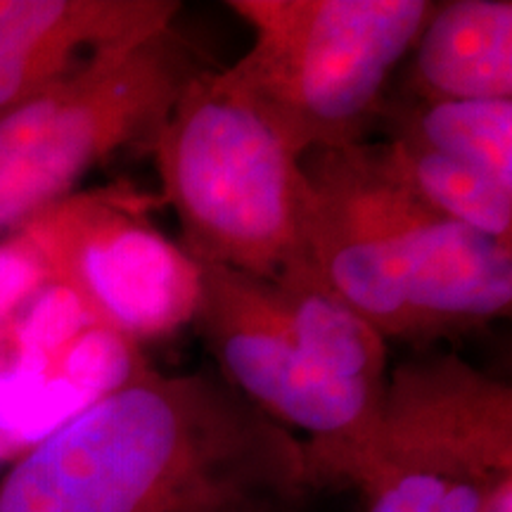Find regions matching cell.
<instances>
[{
  "label": "cell",
  "mask_w": 512,
  "mask_h": 512,
  "mask_svg": "<svg viewBox=\"0 0 512 512\" xmlns=\"http://www.w3.org/2000/svg\"><path fill=\"white\" fill-rule=\"evenodd\" d=\"M304 441L214 368L145 366L0 479V512H304Z\"/></svg>",
  "instance_id": "cell-1"
},
{
  "label": "cell",
  "mask_w": 512,
  "mask_h": 512,
  "mask_svg": "<svg viewBox=\"0 0 512 512\" xmlns=\"http://www.w3.org/2000/svg\"><path fill=\"white\" fill-rule=\"evenodd\" d=\"M147 152L192 259L273 285L320 280L304 159L216 69L185 86Z\"/></svg>",
  "instance_id": "cell-2"
},
{
  "label": "cell",
  "mask_w": 512,
  "mask_h": 512,
  "mask_svg": "<svg viewBox=\"0 0 512 512\" xmlns=\"http://www.w3.org/2000/svg\"><path fill=\"white\" fill-rule=\"evenodd\" d=\"M252 31L219 79L297 157L370 143L432 0H228Z\"/></svg>",
  "instance_id": "cell-3"
},
{
  "label": "cell",
  "mask_w": 512,
  "mask_h": 512,
  "mask_svg": "<svg viewBox=\"0 0 512 512\" xmlns=\"http://www.w3.org/2000/svg\"><path fill=\"white\" fill-rule=\"evenodd\" d=\"M174 24L95 50L0 117V235L74 195L93 169L143 147L204 72Z\"/></svg>",
  "instance_id": "cell-4"
},
{
  "label": "cell",
  "mask_w": 512,
  "mask_h": 512,
  "mask_svg": "<svg viewBox=\"0 0 512 512\" xmlns=\"http://www.w3.org/2000/svg\"><path fill=\"white\" fill-rule=\"evenodd\" d=\"M195 264L200 299L190 325L216 373L304 441L316 486H349L375 439L384 392L318 368L287 328L271 283Z\"/></svg>",
  "instance_id": "cell-5"
},
{
  "label": "cell",
  "mask_w": 512,
  "mask_h": 512,
  "mask_svg": "<svg viewBox=\"0 0 512 512\" xmlns=\"http://www.w3.org/2000/svg\"><path fill=\"white\" fill-rule=\"evenodd\" d=\"M19 230L34 242L50 278L79 292L100 325L140 344L192 323L200 268L152 228L136 197L74 192Z\"/></svg>",
  "instance_id": "cell-6"
},
{
  "label": "cell",
  "mask_w": 512,
  "mask_h": 512,
  "mask_svg": "<svg viewBox=\"0 0 512 512\" xmlns=\"http://www.w3.org/2000/svg\"><path fill=\"white\" fill-rule=\"evenodd\" d=\"M399 261L415 311L439 339L501 320L512 306V245L441 216L387 176L368 143L339 150Z\"/></svg>",
  "instance_id": "cell-7"
},
{
  "label": "cell",
  "mask_w": 512,
  "mask_h": 512,
  "mask_svg": "<svg viewBox=\"0 0 512 512\" xmlns=\"http://www.w3.org/2000/svg\"><path fill=\"white\" fill-rule=\"evenodd\" d=\"M486 420L420 356L389 368L380 422L349 489L366 512H441L448 482L482 448Z\"/></svg>",
  "instance_id": "cell-8"
},
{
  "label": "cell",
  "mask_w": 512,
  "mask_h": 512,
  "mask_svg": "<svg viewBox=\"0 0 512 512\" xmlns=\"http://www.w3.org/2000/svg\"><path fill=\"white\" fill-rule=\"evenodd\" d=\"M304 171L311 188V256L323 285L387 342L432 349V332L415 311L394 249L339 150L304 157Z\"/></svg>",
  "instance_id": "cell-9"
},
{
  "label": "cell",
  "mask_w": 512,
  "mask_h": 512,
  "mask_svg": "<svg viewBox=\"0 0 512 512\" xmlns=\"http://www.w3.org/2000/svg\"><path fill=\"white\" fill-rule=\"evenodd\" d=\"M176 0H0V117L124 38L174 24Z\"/></svg>",
  "instance_id": "cell-10"
},
{
  "label": "cell",
  "mask_w": 512,
  "mask_h": 512,
  "mask_svg": "<svg viewBox=\"0 0 512 512\" xmlns=\"http://www.w3.org/2000/svg\"><path fill=\"white\" fill-rule=\"evenodd\" d=\"M392 95L408 100H512V3H434Z\"/></svg>",
  "instance_id": "cell-11"
},
{
  "label": "cell",
  "mask_w": 512,
  "mask_h": 512,
  "mask_svg": "<svg viewBox=\"0 0 512 512\" xmlns=\"http://www.w3.org/2000/svg\"><path fill=\"white\" fill-rule=\"evenodd\" d=\"M377 133L472 166L512 188V100H408L389 93Z\"/></svg>",
  "instance_id": "cell-12"
},
{
  "label": "cell",
  "mask_w": 512,
  "mask_h": 512,
  "mask_svg": "<svg viewBox=\"0 0 512 512\" xmlns=\"http://www.w3.org/2000/svg\"><path fill=\"white\" fill-rule=\"evenodd\" d=\"M273 292L287 328L318 368L356 387L384 392L389 342L373 325L339 302L320 280L273 285Z\"/></svg>",
  "instance_id": "cell-13"
},
{
  "label": "cell",
  "mask_w": 512,
  "mask_h": 512,
  "mask_svg": "<svg viewBox=\"0 0 512 512\" xmlns=\"http://www.w3.org/2000/svg\"><path fill=\"white\" fill-rule=\"evenodd\" d=\"M368 147L384 174L422 204L486 238L512 245V188L508 185L401 140H370Z\"/></svg>",
  "instance_id": "cell-14"
},
{
  "label": "cell",
  "mask_w": 512,
  "mask_h": 512,
  "mask_svg": "<svg viewBox=\"0 0 512 512\" xmlns=\"http://www.w3.org/2000/svg\"><path fill=\"white\" fill-rule=\"evenodd\" d=\"M98 323L81 294L69 285L50 280L31 294L10 323L0 342L5 354L22 361H50L83 330Z\"/></svg>",
  "instance_id": "cell-15"
},
{
  "label": "cell",
  "mask_w": 512,
  "mask_h": 512,
  "mask_svg": "<svg viewBox=\"0 0 512 512\" xmlns=\"http://www.w3.org/2000/svg\"><path fill=\"white\" fill-rule=\"evenodd\" d=\"M50 280L46 261L24 230L0 238V335L31 294Z\"/></svg>",
  "instance_id": "cell-16"
}]
</instances>
